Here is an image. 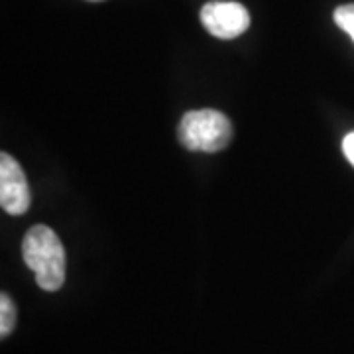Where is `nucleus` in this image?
Returning a JSON list of instances; mask_svg holds the SVG:
<instances>
[{
    "instance_id": "obj_3",
    "label": "nucleus",
    "mask_w": 354,
    "mask_h": 354,
    "mask_svg": "<svg viewBox=\"0 0 354 354\" xmlns=\"http://www.w3.org/2000/svg\"><path fill=\"white\" fill-rule=\"evenodd\" d=\"M201 24L218 39H234L250 26V14L239 2H207L201 8Z\"/></svg>"
},
{
    "instance_id": "obj_4",
    "label": "nucleus",
    "mask_w": 354,
    "mask_h": 354,
    "mask_svg": "<svg viewBox=\"0 0 354 354\" xmlns=\"http://www.w3.org/2000/svg\"><path fill=\"white\" fill-rule=\"evenodd\" d=\"M32 195L22 165L10 153H0V205L8 215H24L30 209Z\"/></svg>"
},
{
    "instance_id": "obj_1",
    "label": "nucleus",
    "mask_w": 354,
    "mask_h": 354,
    "mask_svg": "<svg viewBox=\"0 0 354 354\" xmlns=\"http://www.w3.org/2000/svg\"><path fill=\"white\" fill-rule=\"evenodd\" d=\"M26 266L36 274V283L44 291H57L65 281V248L59 236L46 225H36L22 241Z\"/></svg>"
},
{
    "instance_id": "obj_5",
    "label": "nucleus",
    "mask_w": 354,
    "mask_h": 354,
    "mask_svg": "<svg viewBox=\"0 0 354 354\" xmlns=\"http://www.w3.org/2000/svg\"><path fill=\"white\" fill-rule=\"evenodd\" d=\"M14 327H16V307L12 299L6 293H2L0 295V337L6 339Z\"/></svg>"
},
{
    "instance_id": "obj_8",
    "label": "nucleus",
    "mask_w": 354,
    "mask_h": 354,
    "mask_svg": "<svg viewBox=\"0 0 354 354\" xmlns=\"http://www.w3.org/2000/svg\"><path fill=\"white\" fill-rule=\"evenodd\" d=\"M91 2H101V0H91Z\"/></svg>"
},
{
    "instance_id": "obj_2",
    "label": "nucleus",
    "mask_w": 354,
    "mask_h": 354,
    "mask_svg": "<svg viewBox=\"0 0 354 354\" xmlns=\"http://www.w3.org/2000/svg\"><path fill=\"white\" fill-rule=\"evenodd\" d=\"M177 138L191 152H221L232 140V122L215 109H201L183 114Z\"/></svg>"
},
{
    "instance_id": "obj_7",
    "label": "nucleus",
    "mask_w": 354,
    "mask_h": 354,
    "mask_svg": "<svg viewBox=\"0 0 354 354\" xmlns=\"http://www.w3.org/2000/svg\"><path fill=\"white\" fill-rule=\"evenodd\" d=\"M342 152L346 156V160L354 165V132H348L344 140H342Z\"/></svg>"
},
{
    "instance_id": "obj_6",
    "label": "nucleus",
    "mask_w": 354,
    "mask_h": 354,
    "mask_svg": "<svg viewBox=\"0 0 354 354\" xmlns=\"http://www.w3.org/2000/svg\"><path fill=\"white\" fill-rule=\"evenodd\" d=\"M333 16H335V24L344 30L354 41V4H342Z\"/></svg>"
}]
</instances>
